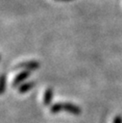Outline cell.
<instances>
[{
  "mask_svg": "<svg viewBox=\"0 0 122 123\" xmlns=\"http://www.w3.org/2000/svg\"><path fill=\"white\" fill-rule=\"evenodd\" d=\"M60 111H66L76 115L81 113V108L72 103H56L50 108V111L52 113H56Z\"/></svg>",
  "mask_w": 122,
  "mask_h": 123,
  "instance_id": "obj_1",
  "label": "cell"
},
{
  "mask_svg": "<svg viewBox=\"0 0 122 123\" xmlns=\"http://www.w3.org/2000/svg\"><path fill=\"white\" fill-rule=\"evenodd\" d=\"M30 74H31V71L30 70H23L20 73H18L14 77V79L12 81V86H16L20 85L21 83H23L30 76Z\"/></svg>",
  "mask_w": 122,
  "mask_h": 123,
  "instance_id": "obj_3",
  "label": "cell"
},
{
  "mask_svg": "<svg viewBox=\"0 0 122 123\" xmlns=\"http://www.w3.org/2000/svg\"><path fill=\"white\" fill-rule=\"evenodd\" d=\"M112 123H122V117H121L120 115H116V116L113 118Z\"/></svg>",
  "mask_w": 122,
  "mask_h": 123,
  "instance_id": "obj_7",
  "label": "cell"
},
{
  "mask_svg": "<svg viewBox=\"0 0 122 123\" xmlns=\"http://www.w3.org/2000/svg\"><path fill=\"white\" fill-rule=\"evenodd\" d=\"M62 1H70V0H62Z\"/></svg>",
  "mask_w": 122,
  "mask_h": 123,
  "instance_id": "obj_8",
  "label": "cell"
},
{
  "mask_svg": "<svg viewBox=\"0 0 122 123\" xmlns=\"http://www.w3.org/2000/svg\"><path fill=\"white\" fill-rule=\"evenodd\" d=\"M52 96H53V90L51 87H48L45 89L44 91V95H43V104L45 106L50 105L51 100H52Z\"/></svg>",
  "mask_w": 122,
  "mask_h": 123,
  "instance_id": "obj_5",
  "label": "cell"
},
{
  "mask_svg": "<svg viewBox=\"0 0 122 123\" xmlns=\"http://www.w3.org/2000/svg\"><path fill=\"white\" fill-rule=\"evenodd\" d=\"M5 86H6V76H5V74H2V76H1V89H0L1 94L4 93Z\"/></svg>",
  "mask_w": 122,
  "mask_h": 123,
  "instance_id": "obj_6",
  "label": "cell"
},
{
  "mask_svg": "<svg viewBox=\"0 0 122 123\" xmlns=\"http://www.w3.org/2000/svg\"><path fill=\"white\" fill-rule=\"evenodd\" d=\"M39 67V62L37 61H27V62H21L17 63L13 68L14 69H27V70H35Z\"/></svg>",
  "mask_w": 122,
  "mask_h": 123,
  "instance_id": "obj_2",
  "label": "cell"
},
{
  "mask_svg": "<svg viewBox=\"0 0 122 123\" xmlns=\"http://www.w3.org/2000/svg\"><path fill=\"white\" fill-rule=\"evenodd\" d=\"M35 82L34 81H31V82H26V83H23L22 85H19L18 86V92L19 93H25L27 92L28 90L32 89L34 86H35Z\"/></svg>",
  "mask_w": 122,
  "mask_h": 123,
  "instance_id": "obj_4",
  "label": "cell"
}]
</instances>
